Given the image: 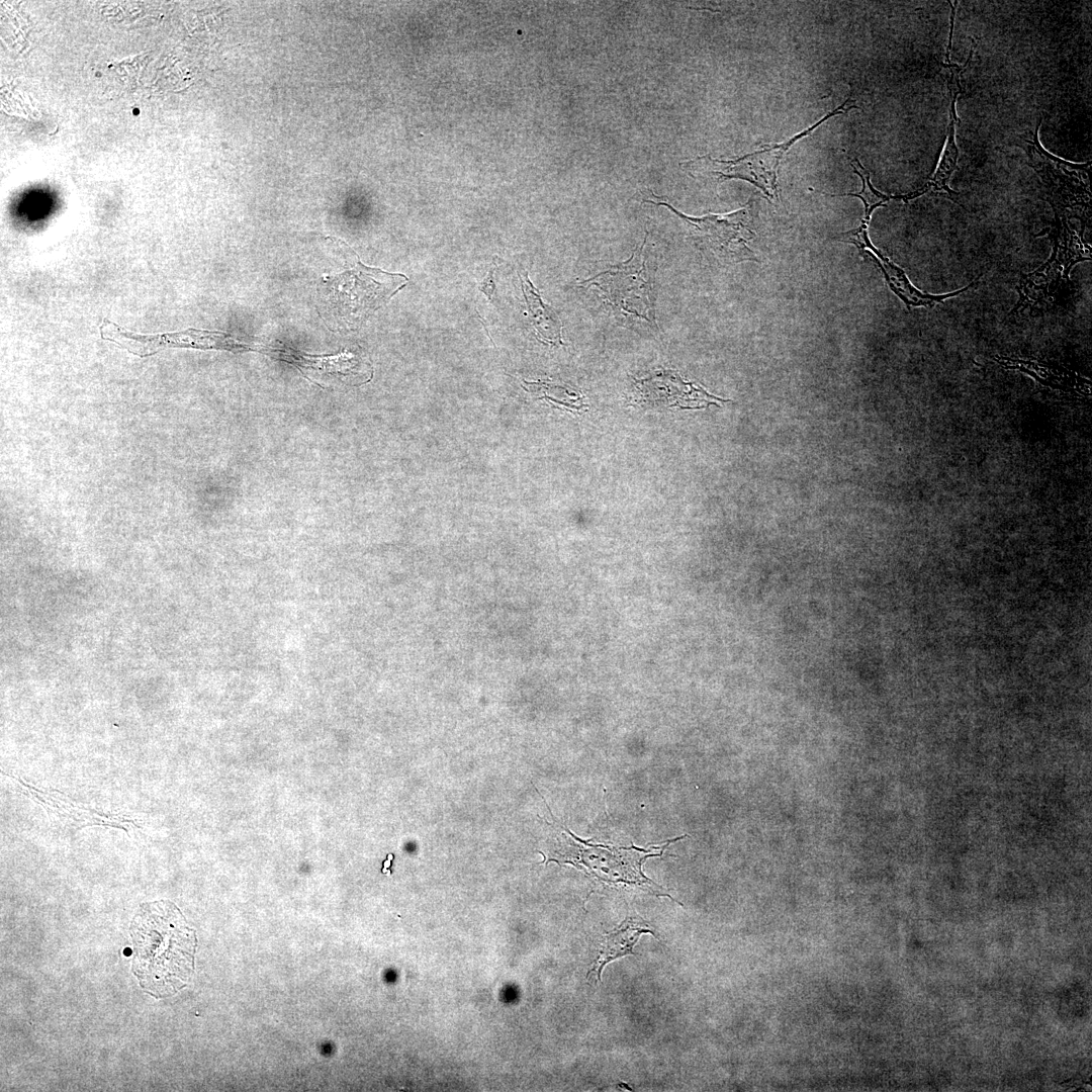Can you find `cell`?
<instances>
[{"mask_svg": "<svg viewBox=\"0 0 1092 1092\" xmlns=\"http://www.w3.org/2000/svg\"><path fill=\"white\" fill-rule=\"evenodd\" d=\"M129 932L132 972L143 990L164 998L186 986L194 971L197 938L173 903L141 905Z\"/></svg>", "mask_w": 1092, "mask_h": 1092, "instance_id": "cell-1", "label": "cell"}, {"mask_svg": "<svg viewBox=\"0 0 1092 1092\" xmlns=\"http://www.w3.org/2000/svg\"><path fill=\"white\" fill-rule=\"evenodd\" d=\"M407 281L403 274L367 267L357 257L352 269L323 280L320 298L324 314L338 328L359 326Z\"/></svg>", "mask_w": 1092, "mask_h": 1092, "instance_id": "cell-2", "label": "cell"}, {"mask_svg": "<svg viewBox=\"0 0 1092 1092\" xmlns=\"http://www.w3.org/2000/svg\"><path fill=\"white\" fill-rule=\"evenodd\" d=\"M647 235L626 262L596 274L581 285L597 287L601 296L623 322L655 323L654 275L656 258L647 246Z\"/></svg>", "mask_w": 1092, "mask_h": 1092, "instance_id": "cell-3", "label": "cell"}, {"mask_svg": "<svg viewBox=\"0 0 1092 1092\" xmlns=\"http://www.w3.org/2000/svg\"><path fill=\"white\" fill-rule=\"evenodd\" d=\"M684 837L686 835L649 849L635 846L618 848L581 840L566 829L557 836L559 848H557L556 853L565 862L580 863L589 870L592 874L607 882L642 883L645 885L649 880L641 872L642 862L649 856L661 855L670 842Z\"/></svg>", "mask_w": 1092, "mask_h": 1092, "instance_id": "cell-4", "label": "cell"}, {"mask_svg": "<svg viewBox=\"0 0 1092 1092\" xmlns=\"http://www.w3.org/2000/svg\"><path fill=\"white\" fill-rule=\"evenodd\" d=\"M1058 222L1051 257L1035 271L1022 276L1017 288L1019 300L1011 314L1055 300L1061 285L1070 280L1072 267L1091 260L1090 249L1082 243L1080 235L1062 219L1058 218Z\"/></svg>", "mask_w": 1092, "mask_h": 1092, "instance_id": "cell-5", "label": "cell"}, {"mask_svg": "<svg viewBox=\"0 0 1092 1092\" xmlns=\"http://www.w3.org/2000/svg\"><path fill=\"white\" fill-rule=\"evenodd\" d=\"M648 202L665 206L674 212L689 224L699 243L720 260L729 263L756 260L754 252L748 246L754 237L750 228L749 202L730 213H709L701 217L684 214L664 201Z\"/></svg>", "mask_w": 1092, "mask_h": 1092, "instance_id": "cell-6", "label": "cell"}, {"mask_svg": "<svg viewBox=\"0 0 1092 1092\" xmlns=\"http://www.w3.org/2000/svg\"><path fill=\"white\" fill-rule=\"evenodd\" d=\"M1037 122L1031 140H1025L1026 153L1033 170L1040 177L1048 200L1056 211L1083 206L1090 208L1088 168L1091 162L1074 164L1046 152L1038 142Z\"/></svg>", "mask_w": 1092, "mask_h": 1092, "instance_id": "cell-7", "label": "cell"}, {"mask_svg": "<svg viewBox=\"0 0 1092 1092\" xmlns=\"http://www.w3.org/2000/svg\"><path fill=\"white\" fill-rule=\"evenodd\" d=\"M100 334L102 339L113 342L141 357L155 354L170 347L201 349H230L231 347L229 338L217 332L192 329L180 333L139 335L128 332L108 320H103L100 326Z\"/></svg>", "mask_w": 1092, "mask_h": 1092, "instance_id": "cell-8", "label": "cell"}, {"mask_svg": "<svg viewBox=\"0 0 1092 1092\" xmlns=\"http://www.w3.org/2000/svg\"><path fill=\"white\" fill-rule=\"evenodd\" d=\"M792 147L789 141L762 146L761 150L735 160H713L720 166L712 174L722 179H742L758 187L768 199H778V169L783 156Z\"/></svg>", "mask_w": 1092, "mask_h": 1092, "instance_id": "cell-9", "label": "cell"}, {"mask_svg": "<svg viewBox=\"0 0 1092 1092\" xmlns=\"http://www.w3.org/2000/svg\"><path fill=\"white\" fill-rule=\"evenodd\" d=\"M973 53H974V47H972V49H971V52H970V55H969V58H968V62L963 67L958 66L956 64H951L949 62H947V64H943V67L947 70V74H948L947 77H946V80H947V87H948V91H949V101H950V103H949V120H948V126H947V139H946L945 148H944V151H943V154H942V158H941V160L939 162V165H938L935 173L933 174V176L930 177L921 188H919V189H917L915 191L909 192L907 194H904V195H899L900 200L908 202L909 200L915 199V198H917L919 196H922L924 194H927V193H932V194L938 193L940 195L947 196L950 200L958 203L956 201V199L953 198V196H958V193L952 191L948 186V182H949V179L951 177V174L957 169L958 157H959V149H958L957 144H956V125L959 122V118H958L957 110H956V103H957L958 96L961 93V76H962V73H963L964 69L969 65V63H970V61H971V59L973 57Z\"/></svg>", "mask_w": 1092, "mask_h": 1092, "instance_id": "cell-10", "label": "cell"}, {"mask_svg": "<svg viewBox=\"0 0 1092 1092\" xmlns=\"http://www.w3.org/2000/svg\"><path fill=\"white\" fill-rule=\"evenodd\" d=\"M860 255L862 257H871L877 263V265L881 268L890 288L904 301V303L909 309L912 306L932 307L936 303H941L949 297H956L973 287H977L979 284V279L981 277L980 275L969 285L960 290L945 294L934 295L924 293L914 287L906 276L905 272L896 264H894L890 259L882 255L873 246V244H870L867 248H864L860 252Z\"/></svg>", "mask_w": 1092, "mask_h": 1092, "instance_id": "cell-11", "label": "cell"}, {"mask_svg": "<svg viewBox=\"0 0 1092 1092\" xmlns=\"http://www.w3.org/2000/svg\"><path fill=\"white\" fill-rule=\"evenodd\" d=\"M647 932L655 935L649 925L642 919L626 918L619 927L604 937L589 974L596 973L600 981L604 967L613 960L626 954H634V944L642 933Z\"/></svg>", "mask_w": 1092, "mask_h": 1092, "instance_id": "cell-12", "label": "cell"}, {"mask_svg": "<svg viewBox=\"0 0 1092 1092\" xmlns=\"http://www.w3.org/2000/svg\"><path fill=\"white\" fill-rule=\"evenodd\" d=\"M522 291L527 302L532 325L541 341L552 345L562 344V324L556 311L545 304L528 275L520 276Z\"/></svg>", "mask_w": 1092, "mask_h": 1092, "instance_id": "cell-13", "label": "cell"}, {"mask_svg": "<svg viewBox=\"0 0 1092 1092\" xmlns=\"http://www.w3.org/2000/svg\"><path fill=\"white\" fill-rule=\"evenodd\" d=\"M997 361L1004 365L1006 368L1021 370L1032 377H1034L1040 383H1046L1049 386L1061 389H1071L1074 383L1079 384L1078 376L1073 372H1067L1066 370H1060L1055 366H1051L1041 362L1018 360L1007 357H998Z\"/></svg>", "mask_w": 1092, "mask_h": 1092, "instance_id": "cell-14", "label": "cell"}, {"mask_svg": "<svg viewBox=\"0 0 1092 1092\" xmlns=\"http://www.w3.org/2000/svg\"><path fill=\"white\" fill-rule=\"evenodd\" d=\"M494 271H495V268L490 269L487 276L484 278L482 283L479 285V290L482 291L490 301H492V299H493L492 295H493L494 288H495L494 280H493Z\"/></svg>", "mask_w": 1092, "mask_h": 1092, "instance_id": "cell-15", "label": "cell"}, {"mask_svg": "<svg viewBox=\"0 0 1092 1092\" xmlns=\"http://www.w3.org/2000/svg\"><path fill=\"white\" fill-rule=\"evenodd\" d=\"M392 858H393L392 854H388V858L384 861V864H383V869H382L383 873L387 872V869L390 867Z\"/></svg>", "mask_w": 1092, "mask_h": 1092, "instance_id": "cell-16", "label": "cell"}]
</instances>
